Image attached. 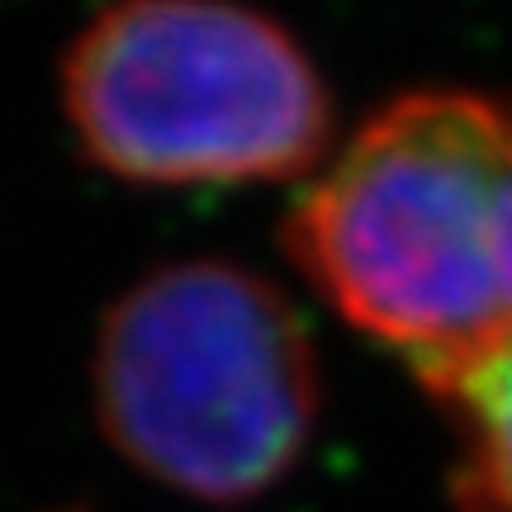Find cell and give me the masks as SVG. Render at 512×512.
Segmentation results:
<instances>
[{"label":"cell","instance_id":"6da1fadb","mask_svg":"<svg viewBox=\"0 0 512 512\" xmlns=\"http://www.w3.org/2000/svg\"><path fill=\"white\" fill-rule=\"evenodd\" d=\"M280 247L437 399L512 347V95H394L304 181Z\"/></svg>","mask_w":512,"mask_h":512},{"label":"cell","instance_id":"7a4b0ae2","mask_svg":"<svg viewBox=\"0 0 512 512\" xmlns=\"http://www.w3.org/2000/svg\"><path fill=\"white\" fill-rule=\"evenodd\" d=\"M91 413L147 484L242 508L309 456L323 356L271 275L228 256H181L128 280L100 313Z\"/></svg>","mask_w":512,"mask_h":512},{"label":"cell","instance_id":"3957f363","mask_svg":"<svg viewBox=\"0 0 512 512\" xmlns=\"http://www.w3.org/2000/svg\"><path fill=\"white\" fill-rule=\"evenodd\" d=\"M81 157L143 190L309 181L332 157V86L280 19L228 0L114 5L62 48Z\"/></svg>","mask_w":512,"mask_h":512},{"label":"cell","instance_id":"277c9868","mask_svg":"<svg viewBox=\"0 0 512 512\" xmlns=\"http://www.w3.org/2000/svg\"><path fill=\"white\" fill-rule=\"evenodd\" d=\"M451 422V508L512 512V347L432 399Z\"/></svg>","mask_w":512,"mask_h":512}]
</instances>
